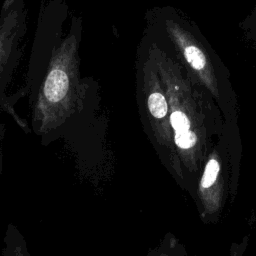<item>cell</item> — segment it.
Returning <instances> with one entry per match:
<instances>
[{
  "mask_svg": "<svg viewBox=\"0 0 256 256\" xmlns=\"http://www.w3.org/2000/svg\"><path fill=\"white\" fill-rule=\"evenodd\" d=\"M82 35L83 20L65 0H41L23 87L32 131L43 145L64 137L99 106L97 80L81 77Z\"/></svg>",
  "mask_w": 256,
  "mask_h": 256,
  "instance_id": "obj_1",
  "label": "cell"
},
{
  "mask_svg": "<svg viewBox=\"0 0 256 256\" xmlns=\"http://www.w3.org/2000/svg\"><path fill=\"white\" fill-rule=\"evenodd\" d=\"M28 31L26 0H3L0 5V113L9 114L25 131L28 124L15 111V104L26 96L24 87L13 94L8 89L20 65Z\"/></svg>",
  "mask_w": 256,
  "mask_h": 256,
  "instance_id": "obj_2",
  "label": "cell"
},
{
  "mask_svg": "<svg viewBox=\"0 0 256 256\" xmlns=\"http://www.w3.org/2000/svg\"><path fill=\"white\" fill-rule=\"evenodd\" d=\"M2 256H32L22 233L12 223L7 225L4 234Z\"/></svg>",
  "mask_w": 256,
  "mask_h": 256,
  "instance_id": "obj_3",
  "label": "cell"
},
{
  "mask_svg": "<svg viewBox=\"0 0 256 256\" xmlns=\"http://www.w3.org/2000/svg\"><path fill=\"white\" fill-rule=\"evenodd\" d=\"M183 52L187 62L191 65L192 68H194L195 70H202L205 67V56L202 53V51L199 50L197 47L185 45L183 46Z\"/></svg>",
  "mask_w": 256,
  "mask_h": 256,
  "instance_id": "obj_4",
  "label": "cell"
},
{
  "mask_svg": "<svg viewBox=\"0 0 256 256\" xmlns=\"http://www.w3.org/2000/svg\"><path fill=\"white\" fill-rule=\"evenodd\" d=\"M219 172V163L215 159H211L204 170L202 179H201V185L203 188L210 187L216 180Z\"/></svg>",
  "mask_w": 256,
  "mask_h": 256,
  "instance_id": "obj_5",
  "label": "cell"
},
{
  "mask_svg": "<svg viewBox=\"0 0 256 256\" xmlns=\"http://www.w3.org/2000/svg\"><path fill=\"white\" fill-rule=\"evenodd\" d=\"M174 141L178 147L188 149L196 143V135L189 129L183 131H175Z\"/></svg>",
  "mask_w": 256,
  "mask_h": 256,
  "instance_id": "obj_6",
  "label": "cell"
},
{
  "mask_svg": "<svg viewBox=\"0 0 256 256\" xmlns=\"http://www.w3.org/2000/svg\"><path fill=\"white\" fill-rule=\"evenodd\" d=\"M169 119H170V124L175 131L188 130L190 127V123L187 116L179 110H174L170 114Z\"/></svg>",
  "mask_w": 256,
  "mask_h": 256,
  "instance_id": "obj_7",
  "label": "cell"
},
{
  "mask_svg": "<svg viewBox=\"0 0 256 256\" xmlns=\"http://www.w3.org/2000/svg\"><path fill=\"white\" fill-rule=\"evenodd\" d=\"M6 134V125L4 123H0V176L3 171V140L5 138Z\"/></svg>",
  "mask_w": 256,
  "mask_h": 256,
  "instance_id": "obj_8",
  "label": "cell"
},
{
  "mask_svg": "<svg viewBox=\"0 0 256 256\" xmlns=\"http://www.w3.org/2000/svg\"><path fill=\"white\" fill-rule=\"evenodd\" d=\"M2 1H3V0H0V5H1V3H2Z\"/></svg>",
  "mask_w": 256,
  "mask_h": 256,
  "instance_id": "obj_9",
  "label": "cell"
}]
</instances>
